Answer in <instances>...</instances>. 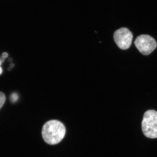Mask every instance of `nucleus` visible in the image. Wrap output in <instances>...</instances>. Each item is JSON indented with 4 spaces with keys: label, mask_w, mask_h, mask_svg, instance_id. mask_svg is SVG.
I'll return each instance as SVG.
<instances>
[{
    "label": "nucleus",
    "mask_w": 157,
    "mask_h": 157,
    "mask_svg": "<svg viewBox=\"0 0 157 157\" xmlns=\"http://www.w3.org/2000/svg\"><path fill=\"white\" fill-rule=\"evenodd\" d=\"M66 128L58 121L53 120L45 123L42 129V136L45 142L51 145L59 143L64 137Z\"/></svg>",
    "instance_id": "nucleus-1"
},
{
    "label": "nucleus",
    "mask_w": 157,
    "mask_h": 157,
    "mask_svg": "<svg viewBox=\"0 0 157 157\" xmlns=\"http://www.w3.org/2000/svg\"><path fill=\"white\" fill-rule=\"evenodd\" d=\"M144 135L148 138H157V112L150 109L144 113L142 121Z\"/></svg>",
    "instance_id": "nucleus-2"
},
{
    "label": "nucleus",
    "mask_w": 157,
    "mask_h": 157,
    "mask_svg": "<svg viewBox=\"0 0 157 157\" xmlns=\"http://www.w3.org/2000/svg\"><path fill=\"white\" fill-rule=\"evenodd\" d=\"M135 44L140 53L145 56L150 54L156 48L157 45L155 40L147 35L138 36L135 39Z\"/></svg>",
    "instance_id": "nucleus-3"
},
{
    "label": "nucleus",
    "mask_w": 157,
    "mask_h": 157,
    "mask_svg": "<svg viewBox=\"0 0 157 157\" xmlns=\"http://www.w3.org/2000/svg\"><path fill=\"white\" fill-rule=\"evenodd\" d=\"M133 36L132 32L127 28L117 30L113 34L116 44L121 49L125 50L130 48L132 44Z\"/></svg>",
    "instance_id": "nucleus-4"
},
{
    "label": "nucleus",
    "mask_w": 157,
    "mask_h": 157,
    "mask_svg": "<svg viewBox=\"0 0 157 157\" xmlns=\"http://www.w3.org/2000/svg\"><path fill=\"white\" fill-rule=\"evenodd\" d=\"M6 96L3 93L0 92V109L2 107L5 101H6Z\"/></svg>",
    "instance_id": "nucleus-5"
},
{
    "label": "nucleus",
    "mask_w": 157,
    "mask_h": 157,
    "mask_svg": "<svg viewBox=\"0 0 157 157\" xmlns=\"http://www.w3.org/2000/svg\"><path fill=\"white\" fill-rule=\"evenodd\" d=\"M8 56V54L6 52H4V53H3L2 55V57L4 58H6Z\"/></svg>",
    "instance_id": "nucleus-6"
},
{
    "label": "nucleus",
    "mask_w": 157,
    "mask_h": 157,
    "mask_svg": "<svg viewBox=\"0 0 157 157\" xmlns=\"http://www.w3.org/2000/svg\"><path fill=\"white\" fill-rule=\"evenodd\" d=\"M2 62L0 60V75L2 73V68L1 67V66L2 65Z\"/></svg>",
    "instance_id": "nucleus-7"
}]
</instances>
